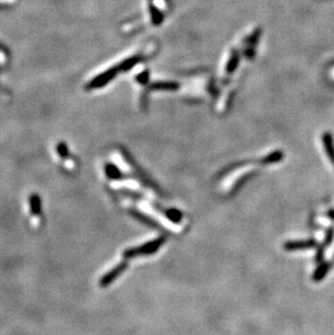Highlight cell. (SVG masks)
Segmentation results:
<instances>
[{
  "label": "cell",
  "instance_id": "obj_1",
  "mask_svg": "<svg viewBox=\"0 0 334 335\" xmlns=\"http://www.w3.org/2000/svg\"><path fill=\"white\" fill-rule=\"evenodd\" d=\"M162 243H163V239H159V240H156L155 242L145 244L144 247H141V248L136 249V250L127 251V252L124 253V255L127 256V257H131V256H134V255H137V254H148V253L154 252L157 248L161 245Z\"/></svg>",
  "mask_w": 334,
  "mask_h": 335
},
{
  "label": "cell",
  "instance_id": "obj_2",
  "mask_svg": "<svg viewBox=\"0 0 334 335\" xmlns=\"http://www.w3.org/2000/svg\"><path fill=\"white\" fill-rule=\"evenodd\" d=\"M126 265H124V264H122V265H119L118 267H116V268H114L112 271H111V273L109 274V275H107L103 279H102L101 280V285H108L111 281H113V280L120 274V273H122V271L126 268L125 267Z\"/></svg>",
  "mask_w": 334,
  "mask_h": 335
},
{
  "label": "cell",
  "instance_id": "obj_3",
  "mask_svg": "<svg viewBox=\"0 0 334 335\" xmlns=\"http://www.w3.org/2000/svg\"><path fill=\"white\" fill-rule=\"evenodd\" d=\"M31 204H32V211L33 213L39 214L40 211V201H39V196H32V200H31Z\"/></svg>",
  "mask_w": 334,
  "mask_h": 335
},
{
  "label": "cell",
  "instance_id": "obj_4",
  "mask_svg": "<svg viewBox=\"0 0 334 335\" xmlns=\"http://www.w3.org/2000/svg\"><path fill=\"white\" fill-rule=\"evenodd\" d=\"M311 244L307 243V242H305V243H290V244H287L286 248L287 249H298V248H306V247H310Z\"/></svg>",
  "mask_w": 334,
  "mask_h": 335
}]
</instances>
